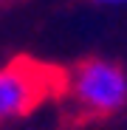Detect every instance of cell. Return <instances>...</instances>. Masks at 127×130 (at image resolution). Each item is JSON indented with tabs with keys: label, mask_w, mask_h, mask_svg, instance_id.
Returning <instances> with one entry per match:
<instances>
[{
	"label": "cell",
	"mask_w": 127,
	"mask_h": 130,
	"mask_svg": "<svg viewBox=\"0 0 127 130\" xmlns=\"http://www.w3.org/2000/svg\"><path fill=\"white\" fill-rule=\"evenodd\" d=\"M62 99L76 122L116 116L127 105V71L113 59H82L68 71V88Z\"/></svg>",
	"instance_id": "obj_1"
},
{
	"label": "cell",
	"mask_w": 127,
	"mask_h": 130,
	"mask_svg": "<svg viewBox=\"0 0 127 130\" xmlns=\"http://www.w3.org/2000/svg\"><path fill=\"white\" fill-rule=\"evenodd\" d=\"M65 88V68L34 57H14L0 68V124L23 119L51 99H62Z\"/></svg>",
	"instance_id": "obj_2"
},
{
	"label": "cell",
	"mask_w": 127,
	"mask_h": 130,
	"mask_svg": "<svg viewBox=\"0 0 127 130\" xmlns=\"http://www.w3.org/2000/svg\"><path fill=\"white\" fill-rule=\"evenodd\" d=\"M96 6H124L127 0H93Z\"/></svg>",
	"instance_id": "obj_3"
}]
</instances>
